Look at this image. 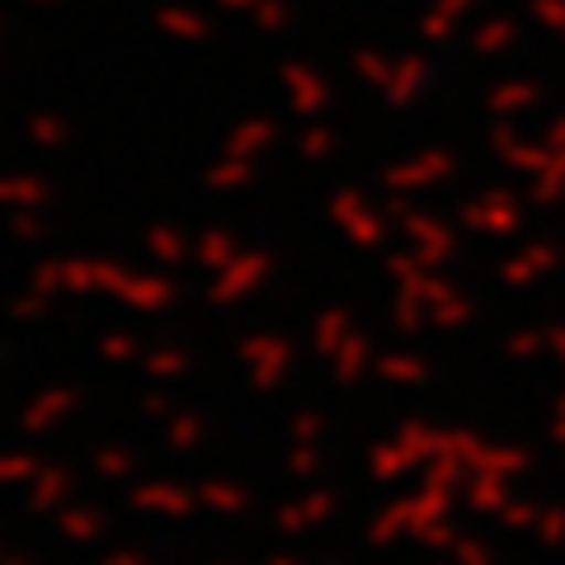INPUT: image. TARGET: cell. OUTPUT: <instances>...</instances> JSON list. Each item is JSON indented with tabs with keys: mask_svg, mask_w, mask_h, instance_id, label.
Listing matches in <instances>:
<instances>
[{
	"mask_svg": "<svg viewBox=\"0 0 565 565\" xmlns=\"http://www.w3.org/2000/svg\"><path fill=\"white\" fill-rule=\"evenodd\" d=\"M269 274H274V259L264 255V250H245L241 259H232L226 269L207 282V302L212 307H226V302H250L255 292H264V282H269Z\"/></svg>",
	"mask_w": 565,
	"mask_h": 565,
	"instance_id": "1",
	"label": "cell"
},
{
	"mask_svg": "<svg viewBox=\"0 0 565 565\" xmlns=\"http://www.w3.org/2000/svg\"><path fill=\"white\" fill-rule=\"evenodd\" d=\"M236 359L250 363L255 386H278L288 377V367L297 363V349H292V340H282V334H245L236 344Z\"/></svg>",
	"mask_w": 565,
	"mask_h": 565,
	"instance_id": "2",
	"label": "cell"
},
{
	"mask_svg": "<svg viewBox=\"0 0 565 565\" xmlns=\"http://www.w3.org/2000/svg\"><path fill=\"white\" fill-rule=\"evenodd\" d=\"M278 81H282V90L292 95V109L297 114H321L326 104L334 99L330 76H321V71H311L302 62H278Z\"/></svg>",
	"mask_w": 565,
	"mask_h": 565,
	"instance_id": "3",
	"label": "cell"
},
{
	"mask_svg": "<svg viewBox=\"0 0 565 565\" xmlns=\"http://www.w3.org/2000/svg\"><path fill=\"white\" fill-rule=\"evenodd\" d=\"M330 222H340L344 226V236L353 241V245H377L386 232H382V217H373V212H367V199L359 189H340L330 199Z\"/></svg>",
	"mask_w": 565,
	"mask_h": 565,
	"instance_id": "4",
	"label": "cell"
},
{
	"mask_svg": "<svg viewBox=\"0 0 565 565\" xmlns=\"http://www.w3.org/2000/svg\"><path fill=\"white\" fill-rule=\"evenodd\" d=\"M76 405H81L76 386H71V382H52V386H43V392L20 411V429L24 434H47L52 424H57L62 415H71Z\"/></svg>",
	"mask_w": 565,
	"mask_h": 565,
	"instance_id": "5",
	"label": "cell"
},
{
	"mask_svg": "<svg viewBox=\"0 0 565 565\" xmlns=\"http://www.w3.org/2000/svg\"><path fill=\"white\" fill-rule=\"evenodd\" d=\"M128 504L137 509V514H166V519H189L193 509H199V494H193L189 486H170V481H147L137 486L128 494Z\"/></svg>",
	"mask_w": 565,
	"mask_h": 565,
	"instance_id": "6",
	"label": "cell"
},
{
	"mask_svg": "<svg viewBox=\"0 0 565 565\" xmlns=\"http://www.w3.org/2000/svg\"><path fill=\"white\" fill-rule=\"evenodd\" d=\"M278 141V122L269 114H245L236 122H226V137H222V156H236V161H255L259 147Z\"/></svg>",
	"mask_w": 565,
	"mask_h": 565,
	"instance_id": "7",
	"label": "cell"
},
{
	"mask_svg": "<svg viewBox=\"0 0 565 565\" xmlns=\"http://www.w3.org/2000/svg\"><path fill=\"white\" fill-rule=\"evenodd\" d=\"M424 81H429V62L415 57V52H411V57H401V62L392 66V76H386V85L377 90L382 109H392V114H396V109H411L415 95L424 90Z\"/></svg>",
	"mask_w": 565,
	"mask_h": 565,
	"instance_id": "8",
	"label": "cell"
},
{
	"mask_svg": "<svg viewBox=\"0 0 565 565\" xmlns=\"http://www.w3.org/2000/svg\"><path fill=\"white\" fill-rule=\"evenodd\" d=\"M334 509H340V494H334V490H316L311 500H288V504H278V509H274V527H278L282 537H292V533H302V527L330 519Z\"/></svg>",
	"mask_w": 565,
	"mask_h": 565,
	"instance_id": "9",
	"label": "cell"
},
{
	"mask_svg": "<svg viewBox=\"0 0 565 565\" xmlns=\"http://www.w3.org/2000/svg\"><path fill=\"white\" fill-rule=\"evenodd\" d=\"M24 141L47 151V156H62V151H71V141H76V118L71 114H29Z\"/></svg>",
	"mask_w": 565,
	"mask_h": 565,
	"instance_id": "10",
	"label": "cell"
},
{
	"mask_svg": "<svg viewBox=\"0 0 565 565\" xmlns=\"http://www.w3.org/2000/svg\"><path fill=\"white\" fill-rule=\"evenodd\" d=\"M76 486H81V476L71 471V467H43L39 476H33V490H29L24 514H52V509H57Z\"/></svg>",
	"mask_w": 565,
	"mask_h": 565,
	"instance_id": "11",
	"label": "cell"
},
{
	"mask_svg": "<svg viewBox=\"0 0 565 565\" xmlns=\"http://www.w3.org/2000/svg\"><path fill=\"white\" fill-rule=\"evenodd\" d=\"M236 245H241V236L232 232V226H207V232L193 241V264H199V269H207V274H222L226 264L236 259Z\"/></svg>",
	"mask_w": 565,
	"mask_h": 565,
	"instance_id": "12",
	"label": "cell"
},
{
	"mask_svg": "<svg viewBox=\"0 0 565 565\" xmlns=\"http://www.w3.org/2000/svg\"><path fill=\"white\" fill-rule=\"evenodd\" d=\"M52 199V180L43 174H0V207H39Z\"/></svg>",
	"mask_w": 565,
	"mask_h": 565,
	"instance_id": "13",
	"label": "cell"
},
{
	"mask_svg": "<svg viewBox=\"0 0 565 565\" xmlns=\"http://www.w3.org/2000/svg\"><path fill=\"white\" fill-rule=\"evenodd\" d=\"M330 359H334V373H330V377H334V382H344V386H353V382L363 377V367L373 363V340H367L363 330H353L349 340L330 353Z\"/></svg>",
	"mask_w": 565,
	"mask_h": 565,
	"instance_id": "14",
	"label": "cell"
},
{
	"mask_svg": "<svg viewBox=\"0 0 565 565\" xmlns=\"http://www.w3.org/2000/svg\"><path fill=\"white\" fill-rule=\"evenodd\" d=\"M349 321L353 316L340 307V302H330L326 311H316V321H311V344L316 353H334L344 340H349Z\"/></svg>",
	"mask_w": 565,
	"mask_h": 565,
	"instance_id": "15",
	"label": "cell"
},
{
	"mask_svg": "<svg viewBox=\"0 0 565 565\" xmlns=\"http://www.w3.org/2000/svg\"><path fill=\"white\" fill-rule=\"evenodd\" d=\"M156 29L166 33V39H180V43H207L212 39V24L203 20V14H184V10H156Z\"/></svg>",
	"mask_w": 565,
	"mask_h": 565,
	"instance_id": "16",
	"label": "cell"
},
{
	"mask_svg": "<svg viewBox=\"0 0 565 565\" xmlns=\"http://www.w3.org/2000/svg\"><path fill=\"white\" fill-rule=\"evenodd\" d=\"M141 245H147V250H151V259L156 264H170V269H174V264H184L189 255H193V245L184 241V232H180V226H151V232L147 236H141Z\"/></svg>",
	"mask_w": 565,
	"mask_h": 565,
	"instance_id": "17",
	"label": "cell"
},
{
	"mask_svg": "<svg viewBox=\"0 0 565 565\" xmlns=\"http://www.w3.org/2000/svg\"><path fill=\"white\" fill-rule=\"evenodd\" d=\"M199 504L217 509V514H245V504H250V490L236 486V481H222V476H207L199 486Z\"/></svg>",
	"mask_w": 565,
	"mask_h": 565,
	"instance_id": "18",
	"label": "cell"
},
{
	"mask_svg": "<svg viewBox=\"0 0 565 565\" xmlns=\"http://www.w3.org/2000/svg\"><path fill=\"white\" fill-rule=\"evenodd\" d=\"M255 161H236V156H226L222 166H212V170H203L199 180H203V189H212V193H222V189H232V193H241V189H250L255 184Z\"/></svg>",
	"mask_w": 565,
	"mask_h": 565,
	"instance_id": "19",
	"label": "cell"
},
{
	"mask_svg": "<svg viewBox=\"0 0 565 565\" xmlns=\"http://www.w3.org/2000/svg\"><path fill=\"white\" fill-rule=\"evenodd\" d=\"M189 367H193V353L184 344H174V349H151L147 363H141V373L156 377V382H180V377H189Z\"/></svg>",
	"mask_w": 565,
	"mask_h": 565,
	"instance_id": "20",
	"label": "cell"
},
{
	"mask_svg": "<svg viewBox=\"0 0 565 565\" xmlns=\"http://www.w3.org/2000/svg\"><path fill=\"white\" fill-rule=\"evenodd\" d=\"M104 527H109V519H104L99 509H66V514H57L62 542H95V537H104Z\"/></svg>",
	"mask_w": 565,
	"mask_h": 565,
	"instance_id": "21",
	"label": "cell"
},
{
	"mask_svg": "<svg viewBox=\"0 0 565 565\" xmlns=\"http://www.w3.org/2000/svg\"><path fill=\"white\" fill-rule=\"evenodd\" d=\"M444 170H448V156H438V151H434L424 166H415V161H411V166H386V170H382V180L392 184V189H415V184H429L434 174H444Z\"/></svg>",
	"mask_w": 565,
	"mask_h": 565,
	"instance_id": "22",
	"label": "cell"
},
{
	"mask_svg": "<svg viewBox=\"0 0 565 565\" xmlns=\"http://www.w3.org/2000/svg\"><path fill=\"white\" fill-rule=\"evenodd\" d=\"M349 71H353V76H359L363 85H373V90H382L386 76H392V62H386L373 43H363V47H353V52H349Z\"/></svg>",
	"mask_w": 565,
	"mask_h": 565,
	"instance_id": "23",
	"label": "cell"
},
{
	"mask_svg": "<svg viewBox=\"0 0 565 565\" xmlns=\"http://www.w3.org/2000/svg\"><path fill=\"white\" fill-rule=\"evenodd\" d=\"M373 367H377V377L396 382V386L424 382V363H419V359H411V353H382V359H377Z\"/></svg>",
	"mask_w": 565,
	"mask_h": 565,
	"instance_id": "24",
	"label": "cell"
},
{
	"mask_svg": "<svg viewBox=\"0 0 565 565\" xmlns=\"http://www.w3.org/2000/svg\"><path fill=\"white\" fill-rule=\"evenodd\" d=\"M95 349H99V359H109V363H128L132 353L141 349V334H132V330H99Z\"/></svg>",
	"mask_w": 565,
	"mask_h": 565,
	"instance_id": "25",
	"label": "cell"
},
{
	"mask_svg": "<svg viewBox=\"0 0 565 565\" xmlns=\"http://www.w3.org/2000/svg\"><path fill=\"white\" fill-rule=\"evenodd\" d=\"M132 467H137V452H128V448L104 444V448L95 452V471L104 476V481H114V476H128Z\"/></svg>",
	"mask_w": 565,
	"mask_h": 565,
	"instance_id": "26",
	"label": "cell"
},
{
	"mask_svg": "<svg viewBox=\"0 0 565 565\" xmlns=\"http://www.w3.org/2000/svg\"><path fill=\"white\" fill-rule=\"evenodd\" d=\"M199 438H203V419L184 411V415H180V419H174L170 429H166V448L184 452V448H199Z\"/></svg>",
	"mask_w": 565,
	"mask_h": 565,
	"instance_id": "27",
	"label": "cell"
},
{
	"mask_svg": "<svg viewBox=\"0 0 565 565\" xmlns=\"http://www.w3.org/2000/svg\"><path fill=\"white\" fill-rule=\"evenodd\" d=\"M39 471H43V457H33V452L0 457V486H10V481H33Z\"/></svg>",
	"mask_w": 565,
	"mask_h": 565,
	"instance_id": "28",
	"label": "cell"
},
{
	"mask_svg": "<svg viewBox=\"0 0 565 565\" xmlns=\"http://www.w3.org/2000/svg\"><path fill=\"white\" fill-rule=\"evenodd\" d=\"M334 141H340V132H330V128H307V132H297V151H302L307 161H321V156H330Z\"/></svg>",
	"mask_w": 565,
	"mask_h": 565,
	"instance_id": "29",
	"label": "cell"
},
{
	"mask_svg": "<svg viewBox=\"0 0 565 565\" xmlns=\"http://www.w3.org/2000/svg\"><path fill=\"white\" fill-rule=\"evenodd\" d=\"M0 552H6V546H0Z\"/></svg>",
	"mask_w": 565,
	"mask_h": 565,
	"instance_id": "30",
	"label": "cell"
},
{
	"mask_svg": "<svg viewBox=\"0 0 565 565\" xmlns=\"http://www.w3.org/2000/svg\"><path fill=\"white\" fill-rule=\"evenodd\" d=\"M43 6H47V0H43Z\"/></svg>",
	"mask_w": 565,
	"mask_h": 565,
	"instance_id": "31",
	"label": "cell"
},
{
	"mask_svg": "<svg viewBox=\"0 0 565 565\" xmlns=\"http://www.w3.org/2000/svg\"><path fill=\"white\" fill-rule=\"evenodd\" d=\"M222 565H226V561H222Z\"/></svg>",
	"mask_w": 565,
	"mask_h": 565,
	"instance_id": "32",
	"label": "cell"
}]
</instances>
